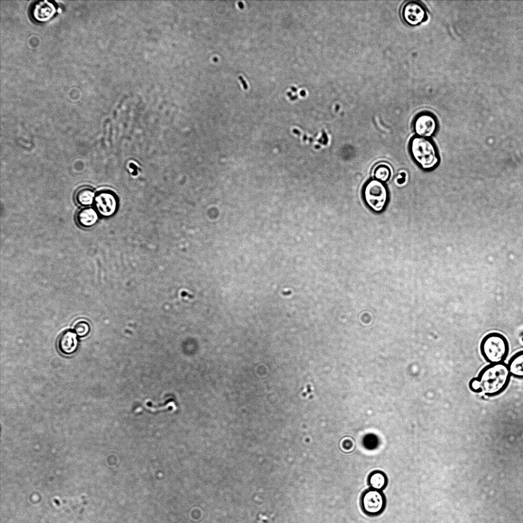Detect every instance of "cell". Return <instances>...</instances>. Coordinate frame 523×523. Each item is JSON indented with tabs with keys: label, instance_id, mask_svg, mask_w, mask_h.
Returning a JSON list of instances; mask_svg holds the SVG:
<instances>
[{
	"label": "cell",
	"instance_id": "cell-1",
	"mask_svg": "<svg viewBox=\"0 0 523 523\" xmlns=\"http://www.w3.org/2000/svg\"><path fill=\"white\" fill-rule=\"evenodd\" d=\"M511 376L508 366L505 363L490 364L480 371L477 378L480 393L487 397L499 395L507 389Z\"/></svg>",
	"mask_w": 523,
	"mask_h": 523
},
{
	"label": "cell",
	"instance_id": "cell-2",
	"mask_svg": "<svg viewBox=\"0 0 523 523\" xmlns=\"http://www.w3.org/2000/svg\"><path fill=\"white\" fill-rule=\"evenodd\" d=\"M410 150L414 160L425 170L434 169L439 162L437 148L428 138L414 137L410 143Z\"/></svg>",
	"mask_w": 523,
	"mask_h": 523
},
{
	"label": "cell",
	"instance_id": "cell-3",
	"mask_svg": "<svg viewBox=\"0 0 523 523\" xmlns=\"http://www.w3.org/2000/svg\"><path fill=\"white\" fill-rule=\"evenodd\" d=\"M480 352L483 359L490 364L503 363L509 352L507 339L499 333H490L482 340Z\"/></svg>",
	"mask_w": 523,
	"mask_h": 523
},
{
	"label": "cell",
	"instance_id": "cell-4",
	"mask_svg": "<svg viewBox=\"0 0 523 523\" xmlns=\"http://www.w3.org/2000/svg\"><path fill=\"white\" fill-rule=\"evenodd\" d=\"M365 201L368 206L376 212L385 208L389 198L387 187L383 183L374 179L367 182L363 191Z\"/></svg>",
	"mask_w": 523,
	"mask_h": 523
},
{
	"label": "cell",
	"instance_id": "cell-5",
	"mask_svg": "<svg viewBox=\"0 0 523 523\" xmlns=\"http://www.w3.org/2000/svg\"><path fill=\"white\" fill-rule=\"evenodd\" d=\"M361 504L363 512L368 516H377L386 509L387 499L382 491L369 488L361 497Z\"/></svg>",
	"mask_w": 523,
	"mask_h": 523
},
{
	"label": "cell",
	"instance_id": "cell-6",
	"mask_svg": "<svg viewBox=\"0 0 523 523\" xmlns=\"http://www.w3.org/2000/svg\"><path fill=\"white\" fill-rule=\"evenodd\" d=\"M400 15L407 25L416 27L427 21L428 12L426 7L418 1H408L402 6Z\"/></svg>",
	"mask_w": 523,
	"mask_h": 523
},
{
	"label": "cell",
	"instance_id": "cell-7",
	"mask_svg": "<svg viewBox=\"0 0 523 523\" xmlns=\"http://www.w3.org/2000/svg\"><path fill=\"white\" fill-rule=\"evenodd\" d=\"M414 127L418 136L429 138L436 133L438 122L433 114L429 112H423L415 117Z\"/></svg>",
	"mask_w": 523,
	"mask_h": 523
},
{
	"label": "cell",
	"instance_id": "cell-8",
	"mask_svg": "<svg viewBox=\"0 0 523 523\" xmlns=\"http://www.w3.org/2000/svg\"><path fill=\"white\" fill-rule=\"evenodd\" d=\"M94 205L99 215L108 217L115 213L117 208V200L111 192L101 191L96 195Z\"/></svg>",
	"mask_w": 523,
	"mask_h": 523
},
{
	"label": "cell",
	"instance_id": "cell-9",
	"mask_svg": "<svg viewBox=\"0 0 523 523\" xmlns=\"http://www.w3.org/2000/svg\"><path fill=\"white\" fill-rule=\"evenodd\" d=\"M56 4L48 1L36 2L31 9V15L34 21L39 23L46 22L57 13Z\"/></svg>",
	"mask_w": 523,
	"mask_h": 523
},
{
	"label": "cell",
	"instance_id": "cell-10",
	"mask_svg": "<svg viewBox=\"0 0 523 523\" xmlns=\"http://www.w3.org/2000/svg\"><path fill=\"white\" fill-rule=\"evenodd\" d=\"M78 346L77 335L71 330L64 331L58 339V349L64 355L70 356L75 353Z\"/></svg>",
	"mask_w": 523,
	"mask_h": 523
},
{
	"label": "cell",
	"instance_id": "cell-11",
	"mask_svg": "<svg viewBox=\"0 0 523 523\" xmlns=\"http://www.w3.org/2000/svg\"><path fill=\"white\" fill-rule=\"evenodd\" d=\"M98 213L95 209L86 207L79 210L76 216L78 225L83 228L93 227L98 221Z\"/></svg>",
	"mask_w": 523,
	"mask_h": 523
},
{
	"label": "cell",
	"instance_id": "cell-12",
	"mask_svg": "<svg viewBox=\"0 0 523 523\" xmlns=\"http://www.w3.org/2000/svg\"><path fill=\"white\" fill-rule=\"evenodd\" d=\"M96 196L95 191L92 188L84 187L77 191L75 200L78 205L86 208L94 204Z\"/></svg>",
	"mask_w": 523,
	"mask_h": 523
},
{
	"label": "cell",
	"instance_id": "cell-13",
	"mask_svg": "<svg viewBox=\"0 0 523 523\" xmlns=\"http://www.w3.org/2000/svg\"><path fill=\"white\" fill-rule=\"evenodd\" d=\"M507 366L511 376L523 379V351L514 354L510 359Z\"/></svg>",
	"mask_w": 523,
	"mask_h": 523
},
{
	"label": "cell",
	"instance_id": "cell-14",
	"mask_svg": "<svg viewBox=\"0 0 523 523\" xmlns=\"http://www.w3.org/2000/svg\"><path fill=\"white\" fill-rule=\"evenodd\" d=\"M368 483L370 488L382 491L388 486V478L387 475L381 471L372 472L368 477Z\"/></svg>",
	"mask_w": 523,
	"mask_h": 523
},
{
	"label": "cell",
	"instance_id": "cell-15",
	"mask_svg": "<svg viewBox=\"0 0 523 523\" xmlns=\"http://www.w3.org/2000/svg\"><path fill=\"white\" fill-rule=\"evenodd\" d=\"M392 172V168L388 163L381 162L373 168V177L375 180L385 183L390 179Z\"/></svg>",
	"mask_w": 523,
	"mask_h": 523
},
{
	"label": "cell",
	"instance_id": "cell-16",
	"mask_svg": "<svg viewBox=\"0 0 523 523\" xmlns=\"http://www.w3.org/2000/svg\"><path fill=\"white\" fill-rule=\"evenodd\" d=\"M90 326L89 323L85 320H80L75 323L74 326V332L79 337H85L90 333Z\"/></svg>",
	"mask_w": 523,
	"mask_h": 523
},
{
	"label": "cell",
	"instance_id": "cell-17",
	"mask_svg": "<svg viewBox=\"0 0 523 523\" xmlns=\"http://www.w3.org/2000/svg\"><path fill=\"white\" fill-rule=\"evenodd\" d=\"M378 443L377 437L374 434H369L364 439L365 447L370 450L376 448L378 447Z\"/></svg>",
	"mask_w": 523,
	"mask_h": 523
},
{
	"label": "cell",
	"instance_id": "cell-18",
	"mask_svg": "<svg viewBox=\"0 0 523 523\" xmlns=\"http://www.w3.org/2000/svg\"><path fill=\"white\" fill-rule=\"evenodd\" d=\"M469 388L472 392L480 393V386L477 378H474L470 381Z\"/></svg>",
	"mask_w": 523,
	"mask_h": 523
}]
</instances>
